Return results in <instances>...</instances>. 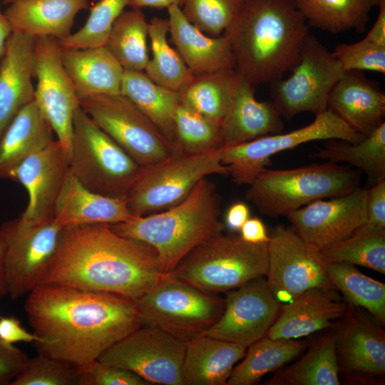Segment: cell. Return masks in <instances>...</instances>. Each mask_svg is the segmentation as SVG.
<instances>
[{"mask_svg":"<svg viewBox=\"0 0 385 385\" xmlns=\"http://www.w3.org/2000/svg\"><path fill=\"white\" fill-rule=\"evenodd\" d=\"M246 0H184L181 10L193 26L210 36L223 35Z\"/></svg>","mask_w":385,"mask_h":385,"instance_id":"cell-43","label":"cell"},{"mask_svg":"<svg viewBox=\"0 0 385 385\" xmlns=\"http://www.w3.org/2000/svg\"><path fill=\"white\" fill-rule=\"evenodd\" d=\"M282 128V116L272 102L259 101L254 86L238 74L229 109L221 123L223 147L280 133Z\"/></svg>","mask_w":385,"mask_h":385,"instance_id":"cell-23","label":"cell"},{"mask_svg":"<svg viewBox=\"0 0 385 385\" xmlns=\"http://www.w3.org/2000/svg\"><path fill=\"white\" fill-rule=\"evenodd\" d=\"M153 57L145 68V74L155 83L180 92L192 80L194 75L168 41V19L155 16L148 22Z\"/></svg>","mask_w":385,"mask_h":385,"instance_id":"cell-38","label":"cell"},{"mask_svg":"<svg viewBox=\"0 0 385 385\" xmlns=\"http://www.w3.org/2000/svg\"><path fill=\"white\" fill-rule=\"evenodd\" d=\"M14 1L16 0H3V3L4 4H10L11 3L14 2ZM91 1H93V0H91Z\"/></svg>","mask_w":385,"mask_h":385,"instance_id":"cell-56","label":"cell"},{"mask_svg":"<svg viewBox=\"0 0 385 385\" xmlns=\"http://www.w3.org/2000/svg\"><path fill=\"white\" fill-rule=\"evenodd\" d=\"M360 183L358 170L332 162L289 170H262L249 184L245 197L271 217L290 212L315 200L346 194Z\"/></svg>","mask_w":385,"mask_h":385,"instance_id":"cell-5","label":"cell"},{"mask_svg":"<svg viewBox=\"0 0 385 385\" xmlns=\"http://www.w3.org/2000/svg\"><path fill=\"white\" fill-rule=\"evenodd\" d=\"M377 6V19L364 38L373 43L385 45V0H378Z\"/></svg>","mask_w":385,"mask_h":385,"instance_id":"cell-52","label":"cell"},{"mask_svg":"<svg viewBox=\"0 0 385 385\" xmlns=\"http://www.w3.org/2000/svg\"><path fill=\"white\" fill-rule=\"evenodd\" d=\"M68 173V161L58 140L19 165L9 179L21 183L29 195L28 205L19 217L31 225L53 220Z\"/></svg>","mask_w":385,"mask_h":385,"instance_id":"cell-19","label":"cell"},{"mask_svg":"<svg viewBox=\"0 0 385 385\" xmlns=\"http://www.w3.org/2000/svg\"><path fill=\"white\" fill-rule=\"evenodd\" d=\"M0 339L9 344L20 342H41L38 337L26 331L20 320L14 317H0Z\"/></svg>","mask_w":385,"mask_h":385,"instance_id":"cell-49","label":"cell"},{"mask_svg":"<svg viewBox=\"0 0 385 385\" xmlns=\"http://www.w3.org/2000/svg\"><path fill=\"white\" fill-rule=\"evenodd\" d=\"M186 342L155 327L142 325L114 344L98 360L130 371L150 384L183 385Z\"/></svg>","mask_w":385,"mask_h":385,"instance_id":"cell-14","label":"cell"},{"mask_svg":"<svg viewBox=\"0 0 385 385\" xmlns=\"http://www.w3.org/2000/svg\"><path fill=\"white\" fill-rule=\"evenodd\" d=\"M240 237L251 243H267L270 237L267 235L265 226L258 217L249 218L240 228Z\"/></svg>","mask_w":385,"mask_h":385,"instance_id":"cell-50","label":"cell"},{"mask_svg":"<svg viewBox=\"0 0 385 385\" xmlns=\"http://www.w3.org/2000/svg\"><path fill=\"white\" fill-rule=\"evenodd\" d=\"M184 0H131L129 7L142 9L143 8L168 9L172 5L181 7Z\"/></svg>","mask_w":385,"mask_h":385,"instance_id":"cell-53","label":"cell"},{"mask_svg":"<svg viewBox=\"0 0 385 385\" xmlns=\"http://www.w3.org/2000/svg\"><path fill=\"white\" fill-rule=\"evenodd\" d=\"M222 148L196 154L175 152L161 162L142 167L125 197L130 213L138 217L168 210L183 201L207 175H228L221 160Z\"/></svg>","mask_w":385,"mask_h":385,"instance_id":"cell-9","label":"cell"},{"mask_svg":"<svg viewBox=\"0 0 385 385\" xmlns=\"http://www.w3.org/2000/svg\"><path fill=\"white\" fill-rule=\"evenodd\" d=\"M12 33L10 25L1 9L0 0V59L2 57L6 48V41Z\"/></svg>","mask_w":385,"mask_h":385,"instance_id":"cell-54","label":"cell"},{"mask_svg":"<svg viewBox=\"0 0 385 385\" xmlns=\"http://www.w3.org/2000/svg\"><path fill=\"white\" fill-rule=\"evenodd\" d=\"M337 335L329 334L292 365L280 369L269 384L339 385Z\"/></svg>","mask_w":385,"mask_h":385,"instance_id":"cell-33","label":"cell"},{"mask_svg":"<svg viewBox=\"0 0 385 385\" xmlns=\"http://www.w3.org/2000/svg\"><path fill=\"white\" fill-rule=\"evenodd\" d=\"M0 227L6 244L4 273L6 295L16 299L42 283L63 228L53 219L31 225L20 217Z\"/></svg>","mask_w":385,"mask_h":385,"instance_id":"cell-13","label":"cell"},{"mask_svg":"<svg viewBox=\"0 0 385 385\" xmlns=\"http://www.w3.org/2000/svg\"><path fill=\"white\" fill-rule=\"evenodd\" d=\"M332 53L344 71L385 73V45L364 38L353 43H339Z\"/></svg>","mask_w":385,"mask_h":385,"instance_id":"cell-45","label":"cell"},{"mask_svg":"<svg viewBox=\"0 0 385 385\" xmlns=\"http://www.w3.org/2000/svg\"><path fill=\"white\" fill-rule=\"evenodd\" d=\"M368 189L356 187L329 200H318L287 217L307 242L322 249L352 236L366 220Z\"/></svg>","mask_w":385,"mask_h":385,"instance_id":"cell-18","label":"cell"},{"mask_svg":"<svg viewBox=\"0 0 385 385\" xmlns=\"http://www.w3.org/2000/svg\"><path fill=\"white\" fill-rule=\"evenodd\" d=\"M308 34L292 0H246L223 34L235 70L253 86L271 83L291 71Z\"/></svg>","mask_w":385,"mask_h":385,"instance_id":"cell-3","label":"cell"},{"mask_svg":"<svg viewBox=\"0 0 385 385\" xmlns=\"http://www.w3.org/2000/svg\"><path fill=\"white\" fill-rule=\"evenodd\" d=\"M120 94L130 99L174 145L178 92L153 82L143 71L124 70Z\"/></svg>","mask_w":385,"mask_h":385,"instance_id":"cell-31","label":"cell"},{"mask_svg":"<svg viewBox=\"0 0 385 385\" xmlns=\"http://www.w3.org/2000/svg\"><path fill=\"white\" fill-rule=\"evenodd\" d=\"M247 347L205 334L186 342L182 366L183 385H225Z\"/></svg>","mask_w":385,"mask_h":385,"instance_id":"cell-28","label":"cell"},{"mask_svg":"<svg viewBox=\"0 0 385 385\" xmlns=\"http://www.w3.org/2000/svg\"><path fill=\"white\" fill-rule=\"evenodd\" d=\"M61 57L79 101L99 94H120L124 70L105 46L61 47Z\"/></svg>","mask_w":385,"mask_h":385,"instance_id":"cell-27","label":"cell"},{"mask_svg":"<svg viewBox=\"0 0 385 385\" xmlns=\"http://www.w3.org/2000/svg\"><path fill=\"white\" fill-rule=\"evenodd\" d=\"M237 76L235 69L195 75L178 92L180 103L221 125L229 109Z\"/></svg>","mask_w":385,"mask_h":385,"instance_id":"cell-34","label":"cell"},{"mask_svg":"<svg viewBox=\"0 0 385 385\" xmlns=\"http://www.w3.org/2000/svg\"><path fill=\"white\" fill-rule=\"evenodd\" d=\"M34 39L12 32L0 59V136L18 112L34 100Z\"/></svg>","mask_w":385,"mask_h":385,"instance_id":"cell-22","label":"cell"},{"mask_svg":"<svg viewBox=\"0 0 385 385\" xmlns=\"http://www.w3.org/2000/svg\"><path fill=\"white\" fill-rule=\"evenodd\" d=\"M148 29L141 9L124 11L115 21L105 46L123 70L144 71L149 60Z\"/></svg>","mask_w":385,"mask_h":385,"instance_id":"cell-37","label":"cell"},{"mask_svg":"<svg viewBox=\"0 0 385 385\" xmlns=\"http://www.w3.org/2000/svg\"><path fill=\"white\" fill-rule=\"evenodd\" d=\"M250 209L242 202H237L232 204L225 215V225L232 231H239L243 224L250 218Z\"/></svg>","mask_w":385,"mask_h":385,"instance_id":"cell-51","label":"cell"},{"mask_svg":"<svg viewBox=\"0 0 385 385\" xmlns=\"http://www.w3.org/2000/svg\"><path fill=\"white\" fill-rule=\"evenodd\" d=\"M362 226L371 231H385V180L368 190L366 220Z\"/></svg>","mask_w":385,"mask_h":385,"instance_id":"cell-47","label":"cell"},{"mask_svg":"<svg viewBox=\"0 0 385 385\" xmlns=\"http://www.w3.org/2000/svg\"><path fill=\"white\" fill-rule=\"evenodd\" d=\"M270 237L265 276L279 304L312 289L335 288L327 275L319 249L304 241L292 227L277 225Z\"/></svg>","mask_w":385,"mask_h":385,"instance_id":"cell-15","label":"cell"},{"mask_svg":"<svg viewBox=\"0 0 385 385\" xmlns=\"http://www.w3.org/2000/svg\"><path fill=\"white\" fill-rule=\"evenodd\" d=\"M267 267V243L221 234L192 250L171 274L204 292L217 294L265 277Z\"/></svg>","mask_w":385,"mask_h":385,"instance_id":"cell-7","label":"cell"},{"mask_svg":"<svg viewBox=\"0 0 385 385\" xmlns=\"http://www.w3.org/2000/svg\"><path fill=\"white\" fill-rule=\"evenodd\" d=\"M24 310L41 339L38 354L83 366L142 322L133 299L119 294L43 283L27 294Z\"/></svg>","mask_w":385,"mask_h":385,"instance_id":"cell-1","label":"cell"},{"mask_svg":"<svg viewBox=\"0 0 385 385\" xmlns=\"http://www.w3.org/2000/svg\"><path fill=\"white\" fill-rule=\"evenodd\" d=\"M165 274L153 247L118 235L108 225L93 224L63 228L41 284L113 293L135 300Z\"/></svg>","mask_w":385,"mask_h":385,"instance_id":"cell-2","label":"cell"},{"mask_svg":"<svg viewBox=\"0 0 385 385\" xmlns=\"http://www.w3.org/2000/svg\"><path fill=\"white\" fill-rule=\"evenodd\" d=\"M224 300L220 317L205 334L246 347L266 336L280 309L264 277L227 291Z\"/></svg>","mask_w":385,"mask_h":385,"instance_id":"cell-17","label":"cell"},{"mask_svg":"<svg viewBox=\"0 0 385 385\" xmlns=\"http://www.w3.org/2000/svg\"><path fill=\"white\" fill-rule=\"evenodd\" d=\"M291 71L288 78L270 83L272 102L288 119L303 112L317 115L326 111L329 93L344 70L332 52L309 34Z\"/></svg>","mask_w":385,"mask_h":385,"instance_id":"cell-11","label":"cell"},{"mask_svg":"<svg viewBox=\"0 0 385 385\" xmlns=\"http://www.w3.org/2000/svg\"><path fill=\"white\" fill-rule=\"evenodd\" d=\"M167 9L171 41L194 76L235 69L231 48L224 35L210 36L204 34L187 20L178 5Z\"/></svg>","mask_w":385,"mask_h":385,"instance_id":"cell-25","label":"cell"},{"mask_svg":"<svg viewBox=\"0 0 385 385\" xmlns=\"http://www.w3.org/2000/svg\"><path fill=\"white\" fill-rule=\"evenodd\" d=\"M220 198L207 178L175 206L128 222L108 225L118 235L149 245L158 253L162 270L171 273L192 250L221 235Z\"/></svg>","mask_w":385,"mask_h":385,"instance_id":"cell-4","label":"cell"},{"mask_svg":"<svg viewBox=\"0 0 385 385\" xmlns=\"http://www.w3.org/2000/svg\"><path fill=\"white\" fill-rule=\"evenodd\" d=\"M142 322L185 342L205 334L219 319L225 300L171 273L134 300Z\"/></svg>","mask_w":385,"mask_h":385,"instance_id":"cell-8","label":"cell"},{"mask_svg":"<svg viewBox=\"0 0 385 385\" xmlns=\"http://www.w3.org/2000/svg\"><path fill=\"white\" fill-rule=\"evenodd\" d=\"M378 0H292L308 26L339 34L366 29Z\"/></svg>","mask_w":385,"mask_h":385,"instance_id":"cell-32","label":"cell"},{"mask_svg":"<svg viewBox=\"0 0 385 385\" xmlns=\"http://www.w3.org/2000/svg\"><path fill=\"white\" fill-rule=\"evenodd\" d=\"M327 109L364 136L384 123L385 94L360 71H344L332 88Z\"/></svg>","mask_w":385,"mask_h":385,"instance_id":"cell-21","label":"cell"},{"mask_svg":"<svg viewBox=\"0 0 385 385\" xmlns=\"http://www.w3.org/2000/svg\"><path fill=\"white\" fill-rule=\"evenodd\" d=\"M29 359L25 352L0 339V384H9Z\"/></svg>","mask_w":385,"mask_h":385,"instance_id":"cell-48","label":"cell"},{"mask_svg":"<svg viewBox=\"0 0 385 385\" xmlns=\"http://www.w3.org/2000/svg\"><path fill=\"white\" fill-rule=\"evenodd\" d=\"M34 101L51 125L67 157L72 145L73 120L80 101L63 67L57 39L36 37Z\"/></svg>","mask_w":385,"mask_h":385,"instance_id":"cell-16","label":"cell"},{"mask_svg":"<svg viewBox=\"0 0 385 385\" xmlns=\"http://www.w3.org/2000/svg\"><path fill=\"white\" fill-rule=\"evenodd\" d=\"M364 137L327 109L317 114L310 124L289 133L268 135L223 147L221 160L235 183L249 185L271 164L270 158L278 153L314 140H339L357 143Z\"/></svg>","mask_w":385,"mask_h":385,"instance_id":"cell-12","label":"cell"},{"mask_svg":"<svg viewBox=\"0 0 385 385\" xmlns=\"http://www.w3.org/2000/svg\"><path fill=\"white\" fill-rule=\"evenodd\" d=\"M319 252L325 263L356 265L385 274V231H371L361 226L350 237Z\"/></svg>","mask_w":385,"mask_h":385,"instance_id":"cell-40","label":"cell"},{"mask_svg":"<svg viewBox=\"0 0 385 385\" xmlns=\"http://www.w3.org/2000/svg\"><path fill=\"white\" fill-rule=\"evenodd\" d=\"M175 152L196 154L223 147L221 125L180 103L176 110Z\"/></svg>","mask_w":385,"mask_h":385,"instance_id":"cell-41","label":"cell"},{"mask_svg":"<svg viewBox=\"0 0 385 385\" xmlns=\"http://www.w3.org/2000/svg\"><path fill=\"white\" fill-rule=\"evenodd\" d=\"M297 339H273L265 336L249 346L244 359L232 371L227 385H251L298 356L304 348Z\"/></svg>","mask_w":385,"mask_h":385,"instance_id":"cell-35","label":"cell"},{"mask_svg":"<svg viewBox=\"0 0 385 385\" xmlns=\"http://www.w3.org/2000/svg\"><path fill=\"white\" fill-rule=\"evenodd\" d=\"M339 335L337 351L349 371L374 375L385 372V333L372 321L351 310Z\"/></svg>","mask_w":385,"mask_h":385,"instance_id":"cell-29","label":"cell"},{"mask_svg":"<svg viewBox=\"0 0 385 385\" xmlns=\"http://www.w3.org/2000/svg\"><path fill=\"white\" fill-rule=\"evenodd\" d=\"M53 133L34 100L21 108L0 136V178L9 179L19 165L46 148Z\"/></svg>","mask_w":385,"mask_h":385,"instance_id":"cell-30","label":"cell"},{"mask_svg":"<svg viewBox=\"0 0 385 385\" xmlns=\"http://www.w3.org/2000/svg\"><path fill=\"white\" fill-rule=\"evenodd\" d=\"M131 0H99L90 9L84 25L77 31L57 40L63 48H86L105 46L111 30Z\"/></svg>","mask_w":385,"mask_h":385,"instance_id":"cell-42","label":"cell"},{"mask_svg":"<svg viewBox=\"0 0 385 385\" xmlns=\"http://www.w3.org/2000/svg\"><path fill=\"white\" fill-rule=\"evenodd\" d=\"M332 142L312 153L313 158L346 163L366 173L369 184L385 180V123L357 143Z\"/></svg>","mask_w":385,"mask_h":385,"instance_id":"cell-36","label":"cell"},{"mask_svg":"<svg viewBox=\"0 0 385 385\" xmlns=\"http://www.w3.org/2000/svg\"><path fill=\"white\" fill-rule=\"evenodd\" d=\"M79 101L91 120L141 167L161 162L175 152L153 123L122 94H99Z\"/></svg>","mask_w":385,"mask_h":385,"instance_id":"cell-10","label":"cell"},{"mask_svg":"<svg viewBox=\"0 0 385 385\" xmlns=\"http://www.w3.org/2000/svg\"><path fill=\"white\" fill-rule=\"evenodd\" d=\"M78 371V385H149L135 373L108 365L98 359L81 367Z\"/></svg>","mask_w":385,"mask_h":385,"instance_id":"cell-46","label":"cell"},{"mask_svg":"<svg viewBox=\"0 0 385 385\" xmlns=\"http://www.w3.org/2000/svg\"><path fill=\"white\" fill-rule=\"evenodd\" d=\"M10 385H78L76 366L51 356L38 354L29 359Z\"/></svg>","mask_w":385,"mask_h":385,"instance_id":"cell-44","label":"cell"},{"mask_svg":"<svg viewBox=\"0 0 385 385\" xmlns=\"http://www.w3.org/2000/svg\"><path fill=\"white\" fill-rule=\"evenodd\" d=\"M125 198L105 196L85 188L68 171L56 201L54 221L61 227L113 225L134 219Z\"/></svg>","mask_w":385,"mask_h":385,"instance_id":"cell-24","label":"cell"},{"mask_svg":"<svg viewBox=\"0 0 385 385\" xmlns=\"http://www.w3.org/2000/svg\"><path fill=\"white\" fill-rule=\"evenodd\" d=\"M142 167L79 106L73 115L68 171L87 189L125 198Z\"/></svg>","mask_w":385,"mask_h":385,"instance_id":"cell-6","label":"cell"},{"mask_svg":"<svg viewBox=\"0 0 385 385\" xmlns=\"http://www.w3.org/2000/svg\"><path fill=\"white\" fill-rule=\"evenodd\" d=\"M5 250V240L0 227V297H4L6 295L4 273Z\"/></svg>","mask_w":385,"mask_h":385,"instance_id":"cell-55","label":"cell"},{"mask_svg":"<svg viewBox=\"0 0 385 385\" xmlns=\"http://www.w3.org/2000/svg\"><path fill=\"white\" fill-rule=\"evenodd\" d=\"M91 0H16L4 11L12 32L62 39Z\"/></svg>","mask_w":385,"mask_h":385,"instance_id":"cell-26","label":"cell"},{"mask_svg":"<svg viewBox=\"0 0 385 385\" xmlns=\"http://www.w3.org/2000/svg\"><path fill=\"white\" fill-rule=\"evenodd\" d=\"M336 289H312L285 303L266 336L273 339H297L331 327L348 309Z\"/></svg>","mask_w":385,"mask_h":385,"instance_id":"cell-20","label":"cell"},{"mask_svg":"<svg viewBox=\"0 0 385 385\" xmlns=\"http://www.w3.org/2000/svg\"><path fill=\"white\" fill-rule=\"evenodd\" d=\"M326 273L333 286L341 291L346 302L366 309L381 324L385 322V284L369 277L353 265L331 262Z\"/></svg>","mask_w":385,"mask_h":385,"instance_id":"cell-39","label":"cell"}]
</instances>
